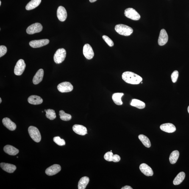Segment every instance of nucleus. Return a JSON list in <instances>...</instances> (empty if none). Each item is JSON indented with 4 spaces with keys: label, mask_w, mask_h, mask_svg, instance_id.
Returning <instances> with one entry per match:
<instances>
[{
    "label": "nucleus",
    "mask_w": 189,
    "mask_h": 189,
    "mask_svg": "<svg viewBox=\"0 0 189 189\" xmlns=\"http://www.w3.org/2000/svg\"><path fill=\"white\" fill-rule=\"evenodd\" d=\"M130 105L133 107L139 109H143L145 107V104L144 102L140 100L136 99L132 100Z\"/></svg>",
    "instance_id": "26"
},
{
    "label": "nucleus",
    "mask_w": 189,
    "mask_h": 189,
    "mask_svg": "<svg viewBox=\"0 0 189 189\" xmlns=\"http://www.w3.org/2000/svg\"><path fill=\"white\" fill-rule=\"evenodd\" d=\"M123 95V93H114L112 96V99L114 102L117 105L121 106L123 104V102L122 101L121 98Z\"/></svg>",
    "instance_id": "22"
},
{
    "label": "nucleus",
    "mask_w": 189,
    "mask_h": 189,
    "mask_svg": "<svg viewBox=\"0 0 189 189\" xmlns=\"http://www.w3.org/2000/svg\"><path fill=\"white\" fill-rule=\"evenodd\" d=\"M57 88L59 91L61 93H68L72 91L73 87L69 82H64L59 84Z\"/></svg>",
    "instance_id": "7"
},
{
    "label": "nucleus",
    "mask_w": 189,
    "mask_h": 189,
    "mask_svg": "<svg viewBox=\"0 0 189 189\" xmlns=\"http://www.w3.org/2000/svg\"><path fill=\"white\" fill-rule=\"evenodd\" d=\"M102 38L107 43L109 46L112 47L114 46V42L108 37L106 35H104L103 36Z\"/></svg>",
    "instance_id": "33"
},
{
    "label": "nucleus",
    "mask_w": 189,
    "mask_h": 189,
    "mask_svg": "<svg viewBox=\"0 0 189 189\" xmlns=\"http://www.w3.org/2000/svg\"><path fill=\"white\" fill-rule=\"evenodd\" d=\"M83 51L84 56L88 60L93 59L94 55L93 48L89 44H86L84 45Z\"/></svg>",
    "instance_id": "10"
},
{
    "label": "nucleus",
    "mask_w": 189,
    "mask_h": 189,
    "mask_svg": "<svg viewBox=\"0 0 189 189\" xmlns=\"http://www.w3.org/2000/svg\"><path fill=\"white\" fill-rule=\"evenodd\" d=\"M122 78L125 82L132 85H138L143 80L139 75L131 71H126L122 75Z\"/></svg>",
    "instance_id": "1"
},
{
    "label": "nucleus",
    "mask_w": 189,
    "mask_h": 189,
    "mask_svg": "<svg viewBox=\"0 0 189 189\" xmlns=\"http://www.w3.org/2000/svg\"><path fill=\"white\" fill-rule=\"evenodd\" d=\"M7 51V48L4 46H0V57H1L6 54Z\"/></svg>",
    "instance_id": "35"
},
{
    "label": "nucleus",
    "mask_w": 189,
    "mask_h": 189,
    "mask_svg": "<svg viewBox=\"0 0 189 189\" xmlns=\"http://www.w3.org/2000/svg\"><path fill=\"white\" fill-rule=\"evenodd\" d=\"M97 1V0H89L90 2L91 3Z\"/></svg>",
    "instance_id": "38"
},
{
    "label": "nucleus",
    "mask_w": 189,
    "mask_h": 189,
    "mask_svg": "<svg viewBox=\"0 0 189 189\" xmlns=\"http://www.w3.org/2000/svg\"><path fill=\"white\" fill-rule=\"evenodd\" d=\"M140 169L141 172L147 176H152L154 174L152 168L146 164H141L140 165Z\"/></svg>",
    "instance_id": "14"
},
{
    "label": "nucleus",
    "mask_w": 189,
    "mask_h": 189,
    "mask_svg": "<svg viewBox=\"0 0 189 189\" xmlns=\"http://www.w3.org/2000/svg\"><path fill=\"white\" fill-rule=\"evenodd\" d=\"M138 138L144 146L148 148L150 147L151 146L150 141L149 138L146 136L143 135H140L138 136Z\"/></svg>",
    "instance_id": "28"
},
{
    "label": "nucleus",
    "mask_w": 189,
    "mask_h": 189,
    "mask_svg": "<svg viewBox=\"0 0 189 189\" xmlns=\"http://www.w3.org/2000/svg\"><path fill=\"white\" fill-rule=\"evenodd\" d=\"M49 42V41L48 39L34 40L29 42V45L32 48H39L48 44Z\"/></svg>",
    "instance_id": "9"
},
{
    "label": "nucleus",
    "mask_w": 189,
    "mask_h": 189,
    "mask_svg": "<svg viewBox=\"0 0 189 189\" xmlns=\"http://www.w3.org/2000/svg\"><path fill=\"white\" fill-rule=\"evenodd\" d=\"M57 18L61 21H64L67 18V12L64 7L60 6L57 11Z\"/></svg>",
    "instance_id": "13"
},
{
    "label": "nucleus",
    "mask_w": 189,
    "mask_h": 189,
    "mask_svg": "<svg viewBox=\"0 0 189 189\" xmlns=\"http://www.w3.org/2000/svg\"><path fill=\"white\" fill-rule=\"evenodd\" d=\"M121 189H132V188L130 186H126L122 188Z\"/></svg>",
    "instance_id": "37"
},
{
    "label": "nucleus",
    "mask_w": 189,
    "mask_h": 189,
    "mask_svg": "<svg viewBox=\"0 0 189 189\" xmlns=\"http://www.w3.org/2000/svg\"><path fill=\"white\" fill-rule=\"evenodd\" d=\"M66 56V51L64 48H60L56 51L54 56L55 62L57 64L61 63L65 60Z\"/></svg>",
    "instance_id": "4"
},
{
    "label": "nucleus",
    "mask_w": 189,
    "mask_h": 189,
    "mask_svg": "<svg viewBox=\"0 0 189 189\" xmlns=\"http://www.w3.org/2000/svg\"><path fill=\"white\" fill-rule=\"evenodd\" d=\"M187 110H188V113L189 114V106H188V109H187Z\"/></svg>",
    "instance_id": "40"
},
{
    "label": "nucleus",
    "mask_w": 189,
    "mask_h": 189,
    "mask_svg": "<svg viewBox=\"0 0 189 189\" xmlns=\"http://www.w3.org/2000/svg\"><path fill=\"white\" fill-rule=\"evenodd\" d=\"M26 64L24 61L23 59H20L17 62L14 69V73L16 75H21L25 71Z\"/></svg>",
    "instance_id": "6"
},
{
    "label": "nucleus",
    "mask_w": 189,
    "mask_h": 189,
    "mask_svg": "<svg viewBox=\"0 0 189 189\" xmlns=\"http://www.w3.org/2000/svg\"><path fill=\"white\" fill-rule=\"evenodd\" d=\"M0 166L3 170L9 173H13L17 168L15 165L4 162L1 163Z\"/></svg>",
    "instance_id": "18"
},
{
    "label": "nucleus",
    "mask_w": 189,
    "mask_h": 189,
    "mask_svg": "<svg viewBox=\"0 0 189 189\" xmlns=\"http://www.w3.org/2000/svg\"><path fill=\"white\" fill-rule=\"evenodd\" d=\"M160 129L162 131L169 133L174 132L176 130L174 125L170 123H165L161 125Z\"/></svg>",
    "instance_id": "16"
},
{
    "label": "nucleus",
    "mask_w": 189,
    "mask_h": 189,
    "mask_svg": "<svg viewBox=\"0 0 189 189\" xmlns=\"http://www.w3.org/2000/svg\"><path fill=\"white\" fill-rule=\"evenodd\" d=\"M46 118L50 120H53L56 118V115L55 112L54 110L51 109H48L46 112Z\"/></svg>",
    "instance_id": "30"
},
{
    "label": "nucleus",
    "mask_w": 189,
    "mask_h": 189,
    "mask_svg": "<svg viewBox=\"0 0 189 189\" xmlns=\"http://www.w3.org/2000/svg\"><path fill=\"white\" fill-rule=\"evenodd\" d=\"M44 75V71L42 69H40L37 71L33 79V82L34 85H37L40 83L43 80Z\"/></svg>",
    "instance_id": "19"
},
{
    "label": "nucleus",
    "mask_w": 189,
    "mask_h": 189,
    "mask_svg": "<svg viewBox=\"0 0 189 189\" xmlns=\"http://www.w3.org/2000/svg\"><path fill=\"white\" fill-rule=\"evenodd\" d=\"M61 170V167L60 165L54 164L46 169L45 173L48 176H52L57 174Z\"/></svg>",
    "instance_id": "12"
},
{
    "label": "nucleus",
    "mask_w": 189,
    "mask_h": 189,
    "mask_svg": "<svg viewBox=\"0 0 189 189\" xmlns=\"http://www.w3.org/2000/svg\"><path fill=\"white\" fill-rule=\"evenodd\" d=\"M29 136L32 140L37 143H39L41 140V135L39 131L35 126H31L28 129Z\"/></svg>",
    "instance_id": "3"
},
{
    "label": "nucleus",
    "mask_w": 189,
    "mask_h": 189,
    "mask_svg": "<svg viewBox=\"0 0 189 189\" xmlns=\"http://www.w3.org/2000/svg\"><path fill=\"white\" fill-rule=\"evenodd\" d=\"M4 152L11 156H15L18 154L19 150L10 145H7L4 148Z\"/></svg>",
    "instance_id": "20"
},
{
    "label": "nucleus",
    "mask_w": 189,
    "mask_h": 189,
    "mask_svg": "<svg viewBox=\"0 0 189 189\" xmlns=\"http://www.w3.org/2000/svg\"><path fill=\"white\" fill-rule=\"evenodd\" d=\"M120 160H121V158L119 156L118 154H115L114 155L112 162H118L120 161Z\"/></svg>",
    "instance_id": "36"
},
{
    "label": "nucleus",
    "mask_w": 189,
    "mask_h": 189,
    "mask_svg": "<svg viewBox=\"0 0 189 189\" xmlns=\"http://www.w3.org/2000/svg\"><path fill=\"white\" fill-rule=\"evenodd\" d=\"M59 115L61 120L64 121H70L72 117L69 114L65 113L63 110H60L59 112Z\"/></svg>",
    "instance_id": "29"
},
{
    "label": "nucleus",
    "mask_w": 189,
    "mask_h": 189,
    "mask_svg": "<svg viewBox=\"0 0 189 189\" xmlns=\"http://www.w3.org/2000/svg\"><path fill=\"white\" fill-rule=\"evenodd\" d=\"M53 141L56 144L59 146H63L65 145V142L63 139H61L60 137L57 136L54 137Z\"/></svg>",
    "instance_id": "31"
},
{
    "label": "nucleus",
    "mask_w": 189,
    "mask_h": 189,
    "mask_svg": "<svg viewBox=\"0 0 189 189\" xmlns=\"http://www.w3.org/2000/svg\"><path fill=\"white\" fill-rule=\"evenodd\" d=\"M124 15L127 18L134 20H138L140 18V14L132 8L126 9L124 11Z\"/></svg>",
    "instance_id": "5"
},
{
    "label": "nucleus",
    "mask_w": 189,
    "mask_h": 189,
    "mask_svg": "<svg viewBox=\"0 0 189 189\" xmlns=\"http://www.w3.org/2000/svg\"><path fill=\"white\" fill-rule=\"evenodd\" d=\"M115 29L116 31L119 34L125 36L130 35L133 32V29L132 28L124 24L117 25Z\"/></svg>",
    "instance_id": "2"
},
{
    "label": "nucleus",
    "mask_w": 189,
    "mask_h": 189,
    "mask_svg": "<svg viewBox=\"0 0 189 189\" xmlns=\"http://www.w3.org/2000/svg\"><path fill=\"white\" fill-rule=\"evenodd\" d=\"M114 154L112 152H108L104 154V158L108 162H112Z\"/></svg>",
    "instance_id": "32"
},
{
    "label": "nucleus",
    "mask_w": 189,
    "mask_h": 189,
    "mask_svg": "<svg viewBox=\"0 0 189 189\" xmlns=\"http://www.w3.org/2000/svg\"><path fill=\"white\" fill-rule=\"evenodd\" d=\"M168 40V35L166 31L162 29L160 31L158 40V43L159 46H164L167 43Z\"/></svg>",
    "instance_id": "11"
},
{
    "label": "nucleus",
    "mask_w": 189,
    "mask_h": 189,
    "mask_svg": "<svg viewBox=\"0 0 189 189\" xmlns=\"http://www.w3.org/2000/svg\"><path fill=\"white\" fill-rule=\"evenodd\" d=\"M89 182V178L87 176H84L82 177L78 183V189H85L88 185Z\"/></svg>",
    "instance_id": "23"
},
{
    "label": "nucleus",
    "mask_w": 189,
    "mask_h": 189,
    "mask_svg": "<svg viewBox=\"0 0 189 189\" xmlns=\"http://www.w3.org/2000/svg\"><path fill=\"white\" fill-rule=\"evenodd\" d=\"M1 5V1H0V5Z\"/></svg>",
    "instance_id": "41"
},
{
    "label": "nucleus",
    "mask_w": 189,
    "mask_h": 189,
    "mask_svg": "<svg viewBox=\"0 0 189 189\" xmlns=\"http://www.w3.org/2000/svg\"><path fill=\"white\" fill-rule=\"evenodd\" d=\"M43 28V26L40 23H35L28 27L26 29V32L28 34H34L40 32Z\"/></svg>",
    "instance_id": "8"
},
{
    "label": "nucleus",
    "mask_w": 189,
    "mask_h": 189,
    "mask_svg": "<svg viewBox=\"0 0 189 189\" xmlns=\"http://www.w3.org/2000/svg\"><path fill=\"white\" fill-rule=\"evenodd\" d=\"M1 102H2V100H1V98H0V104H1Z\"/></svg>",
    "instance_id": "39"
},
{
    "label": "nucleus",
    "mask_w": 189,
    "mask_h": 189,
    "mask_svg": "<svg viewBox=\"0 0 189 189\" xmlns=\"http://www.w3.org/2000/svg\"><path fill=\"white\" fill-rule=\"evenodd\" d=\"M2 122L4 126L10 131H14L16 129V125L11 121L10 118H6L3 119Z\"/></svg>",
    "instance_id": "17"
},
{
    "label": "nucleus",
    "mask_w": 189,
    "mask_h": 189,
    "mask_svg": "<svg viewBox=\"0 0 189 189\" xmlns=\"http://www.w3.org/2000/svg\"><path fill=\"white\" fill-rule=\"evenodd\" d=\"M179 156V152L177 150L173 151L170 154L169 160L171 164H175L177 162Z\"/></svg>",
    "instance_id": "27"
},
{
    "label": "nucleus",
    "mask_w": 189,
    "mask_h": 189,
    "mask_svg": "<svg viewBox=\"0 0 189 189\" xmlns=\"http://www.w3.org/2000/svg\"><path fill=\"white\" fill-rule=\"evenodd\" d=\"M179 76V72L177 71H173L171 74V78L173 83H176L177 81Z\"/></svg>",
    "instance_id": "34"
},
{
    "label": "nucleus",
    "mask_w": 189,
    "mask_h": 189,
    "mask_svg": "<svg viewBox=\"0 0 189 189\" xmlns=\"http://www.w3.org/2000/svg\"><path fill=\"white\" fill-rule=\"evenodd\" d=\"M73 130L78 135L84 136L87 134L86 128L82 125L75 124L73 126Z\"/></svg>",
    "instance_id": "15"
},
{
    "label": "nucleus",
    "mask_w": 189,
    "mask_h": 189,
    "mask_svg": "<svg viewBox=\"0 0 189 189\" xmlns=\"http://www.w3.org/2000/svg\"><path fill=\"white\" fill-rule=\"evenodd\" d=\"M28 101L31 104L39 105L43 103V100L40 96L37 95H33L28 98Z\"/></svg>",
    "instance_id": "21"
},
{
    "label": "nucleus",
    "mask_w": 189,
    "mask_h": 189,
    "mask_svg": "<svg viewBox=\"0 0 189 189\" xmlns=\"http://www.w3.org/2000/svg\"><path fill=\"white\" fill-rule=\"evenodd\" d=\"M185 174L184 172L179 173L175 178L173 181V184L175 185H179L182 183L185 179Z\"/></svg>",
    "instance_id": "25"
},
{
    "label": "nucleus",
    "mask_w": 189,
    "mask_h": 189,
    "mask_svg": "<svg viewBox=\"0 0 189 189\" xmlns=\"http://www.w3.org/2000/svg\"><path fill=\"white\" fill-rule=\"evenodd\" d=\"M41 0H32L28 3L26 7V10H33L38 7L41 3Z\"/></svg>",
    "instance_id": "24"
},
{
    "label": "nucleus",
    "mask_w": 189,
    "mask_h": 189,
    "mask_svg": "<svg viewBox=\"0 0 189 189\" xmlns=\"http://www.w3.org/2000/svg\"><path fill=\"white\" fill-rule=\"evenodd\" d=\"M46 110H46V109H45V110H44V111H45V112H46Z\"/></svg>",
    "instance_id": "42"
}]
</instances>
